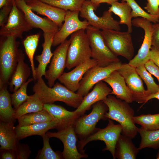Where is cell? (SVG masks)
Listing matches in <instances>:
<instances>
[{"mask_svg": "<svg viewBox=\"0 0 159 159\" xmlns=\"http://www.w3.org/2000/svg\"><path fill=\"white\" fill-rule=\"evenodd\" d=\"M36 81L32 90L38 95L44 104L53 103L55 102L59 101L77 109L83 100V97L71 91L58 82L50 87L45 84L42 78Z\"/></svg>", "mask_w": 159, "mask_h": 159, "instance_id": "6da1fadb", "label": "cell"}, {"mask_svg": "<svg viewBox=\"0 0 159 159\" xmlns=\"http://www.w3.org/2000/svg\"><path fill=\"white\" fill-rule=\"evenodd\" d=\"M102 101L108 108L105 117L117 122L121 125V134L133 139L138 132V127L133 120L134 111L129 103L110 95Z\"/></svg>", "mask_w": 159, "mask_h": 159, "instance_id": "7a4b0ae2", "label": "cell"}, {"mask_svg": "<svg viewBox=\"0 0 159 159\" xmlns=\"http://www.w3.org/2000/svg\"><path fill=\"white\" fill-rule=\"evenodd\" d=\"M14 36H0V88L7 87L16 66L20 49Z\"/></svg>", "mask_w": 159, "mask_h": 159, "instance_id": "3957f363", "label": "cell"}, {"mask_svg": "<svg viewBox=\"0 0 159 159\" xmlns=\"http://www.w3.org/2000/svg\"><path fill=\"white\" fill-rule=\"evenodd\" d=\"M91 52V58L97 62V65L105 67L120 61L106 44L100 29L89 25L85 29Z\"/></svg>", "mask_w": 159, "mask_h": 159, "instance_id": "277c9868", "label": "cell"}, {"mask_svg": "<svg viewBox=\"0 0 159 159\" xmlns=\"http://www.w3.org/2000/svg\"><path fill=\"white\" fill-rule=\"evenodd\" d=\"M108 122L107 126L103 129L97 128L92 134L86 138L80 140L77 144L78 150L82 153L85 154L84 148L88 143L94 140L103 141L105 147L102 151L108 150L115 159V150L116 142L121 134L122 127L120 124H115L112 120L108 119Z\"/></svg>", "mask_w": 159, "mask_h": 159, "instance_id": "5b68a950", "label": "cell"}, {"mask_svg": "<svg viewBox=\"0 0 159 159\" xmlns=\"http://www.w3.org/2000/svg\"><path fill=\"white\" fill-rule=\"evenodd\" d=\"M85 29H81L72 34L70 39L66 68L68 70L91 58V52Z\"/></svg>", "mask_w": 159, "mask_h": 159, "instance_id": "8992f818", "label": "cell"}, {"mask_svg": "<svg viewBox=\"0 0 159 159\" xmlns=\"http://www.w3.org/2000/svg\"><path fill=\"white\" fill-rule=\"evenodd\" d=\"M101 32L106 44L115 55L122 56L129 61L133 58L134 49L130 33L112 29Z\"/></svg>", "mask_w": 159, "mask_h": 159, "instance_id": "52a82bcc", "label": "cell"}, {"mask_svg": "<svg viewBox=\"0 0 159 159\" xmlns=\"http://www.w3.org/2000/svg\"><path fill=\"white\" fill-rule=\"evenodd\" d=\"M91 112L80 116L74 124L75 132L80 140L83 139L92 134L96 129V126L100 120H106L105 115L108 110L102 101H98L92 106Z\"/></svg>", "mask_w": 159, "mask_h": 159, "instance_id": "ba28073f", "label": "cell"}, {"mask_svg": "<svg viewBox=\"0 0 159 159\" xmlns=\"http://www.w3.org/2000/svg\"><path fill=\"white\" fill-rule=\"evenodd\" d=\"M97 9L90 0H85L80 11V16L87 21L89 25L100 29L120 31L119 21L113 19L112 12L108 10L105 11L102 16L99 17L95 12Z\"/></svg>", "mask_w": 159, "mask_h": 159, "instance_id": "9c48e42d", "label": "cell"}, {"mask_svg": "<svg viewBox=\"0 0 159 159\" xmlns=\"http://www.w3.org/2000/svg\"><path fill=\"white\" fill-rule=\"evenodd\" d=\"M46 135L49 138L54 137L60 140L62 143L64 149L62 153L65 159H80L87 158L88 155L81 153L77 146L78 136L75 132L74 124H71L57 132H47Z\"/></svg>", "mask_w": 159, "mask_h": 159, "instance_id": "30bf717a", "label": "cell"}, {"mask_svg": "<svg viewBox=\"0 0 159 159\" xmlns=\"http://www.w3.org/2000/svg\"><path fill=\"white\" fill-rule=\"evenodd\" d=\"M122 63H113L105 67L98 65L89 69L85 74L80 82V87L76 93L85 97L97 83L108 77L113 71L118 69Z\"/></svg>", "mask_w": 159, "mask_h": 159, "instance_id": "8fae6325", "label": "cell"}, {"mask_svg": "<svg viewBox=\"0 0 159 159\" xmlns=\"http://www.w3.org/2000/svg\"><path fill=\"white\" fill-rule=\"evenodd\" d=\"M13 7L7 22L0 29V36H11L21 39L23 34L33 28L26 20L24 13L13 0Z\"/></svg>", "mask_w": 159, "mask_h": 159, "instance_id": "7c38bea8", "label": "cell"}, {"mask_svg": "<svg viewBox=\"0 0 159 159\" xmlns=\"http://www.w3.org/2000/svg\"><path fill=\"white\" fill-rule=\"evenodd\" d=\"M70 40L66 39L60 44L53 52L48 69L46 71L45 77L48 86L52 87L56 80L62 75L66 67L67 52Z\"/></svg>", "mask_w": 159, "mask_h": 159, "instance_id": "4fadbf2b", "label": "cell"}, {"mask_svg": "<svg viewBox=\"0 0 159 159\" xmlns=\"http://www.w3.org/2000/svg\"><path fill=\"white\" fill-rule=\"evenodd\" d=\"M133 25L140 27L144 31V39L138 54L128 63L136 68L145 65L150 59V54L151 45L152 24L148 19L143 17L136 18L132 20Z\"/></svg>", "mask_w": 159, "mask_h": 159, "instance_id": "5bb4252c", "label": "cell"}, {"mask_svg": "<svg viewBox=\"0 0 159 159\" xmlns=\"http://www.w3.org/2000/svg\"><path fill=\"white\" fill-rule=\"evenodd\" d=\"M117 70L123 77L127 86L132 92L133 101L144 104L149 95L145 89L142 79L135 68L128 63H122Z\"/></svg>", "mask_w": 159, "mask_h": 159, "instance_id": "9a60e30c", "label": "cell"}, {"mask_svg": "<svg viewBox=\"0 0 159 159\" xmlns=\"http://www.w3.org/2000/svg\"><path fill=\"white\" fill-rule=\"evenodd\" d=\"M79 13V11H67L64 23L54 35L52 46L59 45L75 32L81 29H86L89 24L86 19L82 21L80 20Z\"/></svg>", "mask_w": 159, "mask_h": 159, "instance_id": "2e32d148", "label": "cell"}, {"mask_svg": "<svg viewBox=\"0 0 159 159\" xmlns=\"http://www.w3.org/2000/svg\"><path fill=\"white\" fill-rule=\"evenodd\" d=\"M15 2L24 13L26 20L33 28H39L44 32L54 33L59 29L57 24L49 18H42L35 14L25 1L15 0Z\"/></svg>", "mask_w": 159, "mask_h": 159, "instance_id": "e0dca14e", "label": "cell"}, {"mask_svg": "<svg viewBox=\"0 0 159 159\" xmlns=\"http://www.w3.org/2000/svg\"><path fill=\"white\" fill-rule=\"evenodd\" d=\"M97 65V61L90 58L75 67L70 71L63 72L58 80L69 89L75 92L79 89L80 82L85 73L91 68Z\"/></svg>", "mask_w": 159, "mask_h": 159, "instance_id": "ac0fdd59", "label": "cell"}, {"mask_svg": "<svg viewBox=\"0 0 159 159\" xmlns=\"http://www.w3.org/2000/svg\"><path fill=\"white\" fill-rule=\"evenodd\" d=\"M26 3L33 12L45 16L56 24L59 29L62 26L67 11L39 0H29Z\"/></svg>", "mask_w": 159, "mask_h": 159, "instance_id": "d6986e66", "label": "cell"}, {"mask_svg": "<svg viewBox=\"0 0 159 159\" xmlns=\"http://www.w3.org/2000/svg\"><path fill=\"white\" fill-rule=\"evenodd\" d=\"M112 91L103 81H100L95 85L90 92L83 97L81 103L75 112L81 115H84L86 111L90 109L94 104L105 100L111 95Z\"/></svg>", "mask_w": 159, "mask_h": 159, "instance_id": "ffe728a7", "label": "cell"}, {"mask_svg": "<svg viewBox=\"0 0 159 159\" xmlns=\"http://www.w3.org/2000/svg\"><path fill=\"white\" fill-rule=\"evenodd\" d=\"M44 108L57 121L56 128L58 131L62 130L69 125L74 124L81 115L74 111H70L64 107L53 103L44 105Z\"/></svg>", "mask_w": 159, "mask_h": 159, "instance_id": "44dd1931", "label": "cell"}, {"mask_svg": "<svg viewBox=\"0 0 159 159\" xmlns=\"http://www.w3.org/2000/svg\"><path fill=\"white\" fill-rule=\"evenodd\" d=\"M102 81L111 87V95L116 96L117 98L130 103L133 101L132 94L127 86L123 77L117 70L112 72Z\"/></svg>", "mask_w": 159, "mask_h": 159, "instance_id": "7402d4cb", "label": "cell"}, {"mask_svg": "<svg viewBox=\"0 0 159 159\" xmlns=\"http://www.w3.org/2000/svg\"><path fill=\"white\" fill-rule=\"evenodd\" d=\"M55 33L44 32V42L42 44L43 50L40 55L36 56L35 59L38 62V67L35 68L36 80L45 76L46 69L47 64L49 63L53 53L51 51L53 38Z\"/></svg>", "mask_w": 159, "mask_h": 159, "instance_id": "603a6c76", "label": "cell"}, {"mask_svg": "<svg viewBox=\"0 0 159 159\" xmlns=\"http://www.w3.org/2000/svg\"><path fill=\"white\" fill-rule=\"evenodd\" d=\"M24 59V54L20 49L17 64L9 83V90L11 92L18 90L26 82L30 75L31 68L25 62Z\"/></svg>", "mask_w": 159, "mask_h": 159, "instance_id": "cb8c5ba5", "label": "cell"}, {"mask_svg": "<svg viewBox=\"0 0 159 159\" xmlns=\"http://www.w3.org/2000/svg\"><path fill=\"white\" fill-rule=\"evenodd\" d=\"M19 140L14 126V121H0L1 150H9L15 151Z\"/></svg>", "mask_w": 159, "mask_h": 159, "instance_id": "d4e9b609", "label": "cell"}, {"mask_svg": "<svg viewBox=\"0 0 159 159\" xmlns=\"http://www.w3.org/2000/svg\"><path fill=\"white\" fill-rule=\"evenodd\" d=\"M58 122L54 119L51 121L32 125L15 127L18 139L20 140L33 135H38L42 137L51 129L56 128Z\"/></svg>", "mask_w": 159, "mask_h": 159, "instance_id": "484cf974", "label": "cell"}, {"mask_svg": "<svg viewBox=\"0 0 159 159\" xmlns=\"http://www.w3.org/2000/svg\"><path fill=\"white\" fill-rule=\"evenodd\" d=\"M132 139L121 134L116 143L115 157L118 159H135L139 152Z\"/></svg>", "mask_w": 159, "mask_h": 159, "instance_id": "4316f807", "label": "cell"}, {"mask_svg": "<svg viewBox=\"0 0 159 159\" xmlns=\"http://www.w3.org/2000/svg\"><path fill=\"white\" fill-rule=\"evenodd\" d=\"M108 10L118 16L120 18V24H125L127 27V31L130 33L132 32V9L126 2L121 3L115 2L111 5Z\"/></svg>", "mask_w": 159, "mask_h": 159, "instance_id": "83f0119b", "label": "cell"}, {"mask_svg": "<svg viewBox=\"0 0 159 159\" xmlns=\"http://www.w3.org/2000/svg\"><path fill=\"white\" fill-rule=\"evenodd\" d=\"M7 87L0 88V119L6 122L14 121L15 110L12 107L11 94Z\"/></svg>", "mask_w": 159, "mask_h": 159, "instance_id": "f1b7e54d", "label": "cell"}, {"mask_svg": "<svg viewBox=\"0 0 159 159\" xmlns=\"http://www.w3.org/2000/svg\"><path fill=\"white\" fill-rule=\"evenodd\" d=\"M44 105L38 95L34 93L15 110L14 118L17 119L26 114L41 111L44 109Z\"/></svg>", "mask_w": 159, "mask_h": 159, "instance_id": "f546056e", "label": "cell"}, {"mask_svg": "<svg viewBox=\"0 0 159 159\" xmlns=\"http://www.w3.org/2000/svg\"><path fill=\"white\" fill-rule=\"evenodd\" d=\"M54 119L46 110L24 115L18 118L17 127L26 126L33 124L51 121Z\"/></svg>", "mask_w": 159, "mask_h": 159, "instance_id": "4dcf8cb0", "label": "cell"}, {"mask_svg": "<svg viewBox=\"0 0 159 159\" xmlns=\"http://www.w3.org/2000/svg\"><path fill=\"white\" fill-rule=\"evenodd\" d=\"M137 130L141 137L138 148L140 150L146 148L155 150L159 148V129L148 131L141 127H138Z\"/></svg>", "mask_w": 159, "mask_h": 159, "instance_id": "1f68e13d", "label": "cell"}, {"mask_svg": "<svg viewBox=\"0 0 159 159\" xmlns=\"http://www.w3.org/2000/svg\"><path fill=\"white\" fill-rule=\"evenodd\" d=\"M40 37V34H37L26 37L23 41L25 52L30 62L34 80L36 81V73L34 62V57L37 49Z\"/></svg>", "mask_w": 159, "mask_h": 159, "instance_id": "d6a6232c", "label": "cell"}, {"mask_svg": "<svg viewBox=\"0 0 159 159\" xmlns=\"http://www.w3.org/2000/svg\"><path fill=\"white\" fill-rule=\"evenodd\" d=\"M133 120L135 124L140 125L142 128L148 131L159 129V113L134 116Z\"/></svg>", "mask_w": 159, "mask_h": 159, "instance_id": "836d02e7", "label": "cell"}, {"mask_svg": "<svg viewBox=\"0 0 159 159\" xmlns=\"http://www.w3.org/2000/svg\"><path fill=\"white\" fill-rule=\"evenodd\" d=\"M65 11H80L85 0H39Z\"/></svg>", "mask_w": 159, "mask_h": 159, "instance_id": "e575fe53", "label": "cell"}, {"mask_svg": "<svg viewBox=\"0 0 159 159\" xmlns=\"http://www.w3.org/2000/svg\"><path fill=\"white\" fill-rule=\"evenodd\" d=\"M135 68L137 73L146 85V90L149 96L159 90V85L155 82L151 74L148 72L145 65L138 66Z\"/></svg>", "mask_w": 159, "mask_h": 159, "instance_id": "d590c367", "label": "cell"}, {"mask_svg": "<svg viewBox=\"0 0 159 159\" xmlns=\"http://www.w3.org/2000/svg\"><path fill=\"white\" fill-rule=\"evenodd\" d=\"M33 80L32 78L29 79L18 90L11 94L12 105L15 110L30 97L31 95H27V89L28 84Z\"/></svg>", "mask_w": 159, "mask_h": 159, "instance_id": "8d00e7d4", "label": "cell"}, {"mask_svg": "<svg viewBox=\"0 0 159 159\" xmlns=\"http://www.w3.org/2000/svg\"><path fill=\"white\" fill-rule=\"evenodd\" d=\"M43 143L42 149L39 151L35 158L38 159H60L63 158L62 153L54 152L49 143V138L45 134L42 137Z\"/></svg>", "mask_w": 159, "mask_h": 159, "instance_id": "74e56055", "label": "cell"}, {"mask_svg": "<svg viewBox=\"0 0 159 159\" xmlns=\"http://www.w3.org/2000/svg\"><path fill=\"white\" fill-rule=\"evenodd\" d=\"M122 2H126L131 7L132 17H140L154 23L159 22V19L157 16L151 15L144 11L135 0H122Z\"/></svg>", "mask_w": 159, "mask_h": 159, "instance_id": "f35d334b", "label": "cell"}, {"mask_svg": "<svg viewBox=\"0 0 159 159\" xmlns=\"http://www.w3.org/2000/svg\"><path fill=\"white\" fill-rule=\"evenodd\" d=\"M17 159H27L30 155L31 151L27 144H20L18 142L15 151Z\"/></svg>", "mask_w": 159, "mask_h": 159, "instance_id": "ab89813d", "label": "cell"}, {"mask_svg": "<svg viewBox=\"0 0 159 159\" xmlns=\"http://www.w3.org/2000/svg\"><path fill=\"white\" fill-rule=\"evenodd\" d=\"M159 4L158 0H148L144 9L148 14L157 16L159 14Z\"/></svg>", "mask_w": 159, "mask_h": 159, "instance_id": "60d3db41", "label": "cell"}, {"mask_svg": "<svg viewBox=\"0 0 159 159\" xmlns=\"http://www.w3.org/2000/svg\"><path fill=\"white\" fill-rule=\"evenodd\" d=\"M151 45L159 50V22L152 24Z\"/></svg>", "mask_w": 159, "mask_h": 159, "instance_id": "b9f144b4", "label": "cell"}, {"mask_svg": "<svg viewBox=\"0 0 159 159\" xmlns=\"http://www.w3.org/2000/svg\"><path fill=\"white\" fill-rule=\"evenodd\" d=\"M12 7L13 5L8 6H4L1 9L0 11V26H3L7 22L11 11Z\"/></svg>", "mask_w": 159, "mask_h": 159, "instance_id": "7bdbcfd3", "label": "cell"}, {"mask_svg": "<svg viewBox=\"0 0 159 159\" xmlns=\"http://www.w3.org/2000/svg\"><path fill=\"white\" fill-rule=\"evenodd\" d=\"M145 66L147 71L157 78L159 86V67L150 60L145 64Z\"/></svg>", "mask_w": 159, "mask_h": 159, "instance_id": "ee69618b", "label": "cell"}, {"mask_svg": "<svg viewBox=\"0 0 159 159\" xmlns=\"http://www.w3.org/2000/svg\"><path fill=\"white\" fill-rule=\"evenodd\" d=\"M150 59L159 67V50L152 46L150 51Z\"/></svg>", "mask_w": 159, "mask_h": 159, "instance_id": "f6af8a7d", "label": "cell"}, {"mask_svg": "<svg viewBox=\"0 0 159 159\" xmlns=\"http://www.w3.org/2000/svg\"><path fill=\"white\" fill-rule=\"evenodd\" d=\"M2 152L1 156V159H16L15 151L9 150H2Z\"/></svg>", "mask_w": 159, "mask_h": 159, "instance_id": "bcb514c9", "label": "cell"}, {"mask_svg": "<svg viewBox=\"0 0 159 159\" xmlns=\"http://www.w3.org/2000/svg\"><path fill=\"white\" fill-rule=\"evenodd\" d=\"M93 4L97 8L100 4L106 3L111 5L112 3L118 1V0H90Z\"/></svg>", "mask_w": 159, "mask_h": 159, "instance_id": "7dc6e473", "label": "cell"}, {"mask_svg": "<svg viewBox=\"0 0 159 159\" xmlns=\"http://www.w3.org/2000/svg\"><path fill=\"white\" fill-rule=\"evenodd\" d=\"M13 0H0V9L4 6L12 5Z\"/></svg>", "mask_w": 159, "mask_h": 159, "instance_id": "c3c4849f", "label": "cell"}, {"mask_svg": "<svg viewBox=\"0 0 159 159\" xmlns=\"http://www.w3.org/2000/svg\"><path fill=\"white\" fill-rule=\"evenodd\" d=\"M156 98L159 100V90L157 92L152 94L148 96L146 98L144 104H145L150 100Z\"/></svg>", "mask_w": 159, "mask_h": 159, "instance_id": "681fc988", "label": "cell"}, {"mask_svg": "<svg viewBox=\"0 0 159 159\" xmlns=\"http://www.w3.org/2000/svg\"><path fill=\"white\" fill-rule=\"evenodd\" d=\"M21 0V1H25V2H26L28 0Z\"/></svg>", "mask_w": 159, "mask_h": 159, "instance_id": "f907efd6", "label": "cell"}, {"mask_svg": "<svg viewBox=\"0 0 159 159\" xmlns=\"http://www.w3.org/2000/svg\"><path fill=\"white\" fill-rule=\"evenodd\" d=\"M158 18L159 19V14L157 16Z\"/></svg>", "mask_w": 159, "mask_h": 159, "instance_id": "816d5d0a", "label": "cell"}, {"mask_svg": "<svg viewBox=\"0 0 159 159\" xmlns=\"http://www.w3.org/2000/svg\"><path fill=\"white\" fill-rule=\"evenodd\" d=\"M159 4V0H158Z\"/></svg>", "mask_w": 159, "mask_h": 159, "instance_id": "f5cc1de1", "label": "cell"}]
</instances>
